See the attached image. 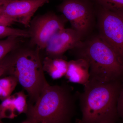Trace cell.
Returning <instances> with one entry per match:
<instances>
[{"instance_id": "obj_1", "label": "cell", "mask_w": 123, "mask_h": 123, "mask_svg": "<svg viewBox=\"0 0 123 123\" xmlns=\"http://www.w3.org/2000/svg\"><path fill=\"white\" fill-rule=\"evenodd\" d=\"M78 94L66 83L49 84L35 103L28 105L25 121L29 123H72Z\"/></svg>"}, {"instance_id": "obj_2", "label": "cell", "mask_w": 123, "mask_h": 123, "mask_svg": "<svg viewBox=\"0 0 123 123\" xmlns=\"http://www.w3.org/2000/svg\"><path fill=\"white\" fill-rule=\"evenodd\" d=\"M122 80L101 83L89 81L78 94L82 113L76 123H116Z\"/></svg>"}, {"instance_id": "obj_3", "label": "cell", "mask_w": 123, "mask_h": 123, "mask_svg": "<svg viewBox=\"0 0 123 123\" xmlns=\"http://www.w3.org/2000/svg\"><path fill=\"white\" fill-rule=\"evenodd\" d=\"M82 40L72 49L77 58L89 66V81L104 83L123 79V63L114 51L99 35Z\"/></svg>"}, {"instance_id": "obj_4", "label": "cell", "mask_w": 123, "mask_h": 123, "mask_svg": "<svg viewBox=\"0 0 123 123\" xmlns=\"http://www.w3.org/2000/svg\"><path fill=\"white\" fill-rule=\"evenodd\" d=\"M40 50L36 47L18 50L14 61L7 72L16 77L28 93V105L35 103L43 89L49 84L44 75Z\"/></svg>"}, {"instance_id": "obj_5", "label": "cell", "mask_w": 123, "mask_h": 123, "mask_svg": "<svg viewBox=\"0 0 123 123\" xmlns=\"http://www.w3.org/2000/svg\"><path fill=\"white\" fill-rule=\"evenodd\" d=\"M57 9L82 39L90 35L97 17V7L92 0H63Z\"/></svg>"}, {"instance_id": "obj_6", "label": "cell", "mask_w": 123, "mask_h": 123, "mask_svg": "<svg viewBox=\"0 0 123 123\" xmlns=\"http://www.w3.org/2000/svg\"><path fill=\"white\" fill-rule=\"evenodd\" d=\"M96 6L98 34L123 63V15Z\"/></svg>"}, {"instance_id": "obj_7", "label": "cell", "mask_w": 123, "mask_h": 123, "mask_svg": "<svg viewBox=\"0 0 123 123\" xmlns=\"http://www.w3.org/2000/svg\"><path fill=\"white\" fill-rule=\"evenodd\" d=\"M68 21L63 15L49 12L32 18L27 30L31 46L44 49L55 33L65 28Z\"/></svg>"}, {"instance_id": "obj_8", "label": "cell", "mask_w": 123, "mask_h": 123, "mask_svg": "<svg viewBox=\"0 0 123 123\" xmlns=\"http://www.w3.org/2000/svg\"><path fill=\"white\" fill-rule=\"evenodd\" d=\"M51 0H15L4 3L0 7V14L6 25L19 23L29 27L37 10Z\"/></svg>"}, {"instance_id": "obj_9", "label": "cell", "mask_w": 123, "mask_h": 123, "mask_svg": "<svg viewBox=\"0 0 123 123\" xmlns=\"http://www.w3.org/2000/svg\"><path fill=\"white\" fill-rule=\"evenodd\" d=\"M83 40L72 28H64L55 33L49 42L44 49L46 56L64 59L66 51L75 48Z\"/></svg>"}, {"instance_id": "obj_10", "label": "cell", "mask_w": 123, "mask_h": 123, "mask_svg": "<svg viewBox=\"0 0 123 123\" xmlns=\"http://www.w3.org/2000/svg\"><path fill=\"white\" fill-rule=\"evenodd\" d=\"M27 95L21 91L10 95L0 104V119H13L28 110Z\"/></svg>"}, {"instance_id": "obj_11", "label": "cell", "mask_w": 123, "mask_h": 123, "mask_svg": "<svg viewBox=\"0 0 123 123\" xmlns=\"http://www.w3.org/2000/svg\"><path fill=\"white\" fill-rule=\"evenodd\" d=\"M65 76L70 82L85 85L89 82L90 78L88 62L80 58L69 61Z\"/></svg>"}, {"instance_id": "obj_12", "label": "cell", "mask_w": 123, "mask_h": 123, "mask_svg": "<svg viewBox=\"0 0 123 123\" xmlns=\"http://www.w3.org/2000/svg\"><path fill=\"white\" fill-rule=\"evenodd\" d=\"M68 63L63 58L53 59L48 56H46L42 61L44 72L47 73L54 80L65 76L68 69Z\"/></svg>"}, {"instance_id": "obj_13", "label": "cell", "mask_w": 123, "mask_h": 123, "mask_svg": "<svg viewBox=\"0 0 123 123\" xmlns=\"http://www.w3.org/2000/svg\"><path fill=\"white\" fill-rule=\"evenodd\" d=\"M19 38L17 36H11L0 40V61L17 49L19 44Z\"/></svg>"}, {"instance_id": "obj_14", "label": "cell", "mask_w": 123, "mask_h": 123, "mask_svg": "<svg viewBox=\"0 0 123 123\" xmlns=\"http://www.w3.org/2000/svg\"><path fill=\"white\" fill-rule=\"evenodd\" d=\"M95 5L123 15V0H92Z\"/></svg>"}, {"instance_id": "obj_15", "label": "cell", "mask_w": 123, "mask_h": 123, "mask_svg": "<svg viewBox=\"0 0 123 123\" xmlns=\"http://www.w3.org/2000/svg\"><path fill=\"white\" fill-rule=\"evenodd\" d=\"M11 36L29 38V33L27 30L16 29L0 25V39Z\"/></svg>"}, {"instance_id": "obj_16", "label": "cell", "mask_w": 123, "mask_h": 123, "mask_svg": "<svg viewBox=\"0 0 123 123\" xmlns=\"http://www.w3.org/2000/svg\"><path fill=\"white\" fill-rule=\"evenodd\" d=\"M18 82L17 79L14 76L0 78V86L8 97L11 95Z\"/></svg>"}, {"instance_id": "obj_17", "label": "cell", "mask_w": 123, "mask_h": 123, "mask_svg": "<svg viewBox=\"0 0 123 123\" xmlns=\"http://www.w3.org/2000/svg\"><path fill=\"white\" fill-rule=\"evenodd\" d=\"M17 53V51H14L11 53H9L0 61V78L8 72L14 61ZM2 123L0 119V123Z\"/></svg>"}, {"instance_id": "obj_18", "label": "cell", "mask_w": 123, "mask_h": 123, "mask_svg": "<svg viewBox=\"0 0 123 123\" xmlns=\"http://www.w3.org/2000/svg\"><path fill=\"white\" fill-rule=\"evenodd\" d=\"M117 109L119 117L121 119L123 123V79L121 81V88L117 101Z\"/></svg>"}, {"instance_id": "obj_19", "label": "cell", "mask_w": 123, "mask_h": 123, "mask_svg": "<svg viewBox=\"0 0 123 123\" xmlns=\"http://www.w3.org/2000/svg\"><path fill=\"white\" fill-rule=\"evenodd\" d=\"M0 25H2V19L1 18V15L0 14Z\"/></svg>"}, {"instance_id": "obj_20", "label": "cell", "mask_w": 123, "mask_h": 123, "mask_svg": "<svg viewBox=\"0 0 123 123\" xmlns=\"http://www.w3.org/2000/svg\"><path fill=\"white\" fill-rule=\"evenodd\" d=\"M0 2H1L5 3V2H6V1L5 0H0Z\"/></svg>"}, {"instance_id": "obj_21", "label": "cell", "mask_w": 123, "mask_h": 123, "mask_svg": "<svg viewBox=\"0 0 123 123\" xmlns=\"http://www.w3.org/2000/svg\"><path fill=\"white\" fill-rule=\"evenodd\" d=\"M4 3V2H0V7H1Z\"/></svg>"}, {"instance_id": "obj_22", "label": "cell", "mask_w": 123, "mask_h": 123, "mask_svg": "<svg viewBox=\"0 0 123 123\" xmlns=\"http://www.w3.org/2000/svg\"><path fill=\"white\" fill-rule=\"evenodd\" d=\"M6 1V2H8V1H12L15 0H5Z\"/></svg>"}, {"instance_id": "obj_23", "label": "cell", "mask_w": 123, "mask_h": 123, "mask_svg": "<svg viewBox=\"0 0 123 123\" xmlns=\"http://www.w3.org/2000/svg\"><path fill=\"white\" fill-rule=\"evenodd\" d=\"M28 123V122H27V121H24V122H23V123Z\"/></svg>"}, {"instance_id": "obj_24", "label": "cell", "mask_w": 123, "mask_h": 123, "mask_svg": "<svg viewBox=\"0 0 123 123\" xmlns=\"http://www.w3.org/2000/svg\"></svg>"}]
</instances>
